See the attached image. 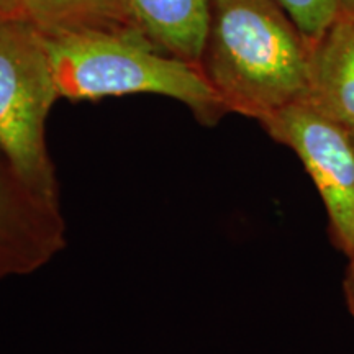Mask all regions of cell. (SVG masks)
I'll use <instances>...</instances> for the list:
<instances>
[{"label":"cell","mask_w":354,"mask_h":354,"mask_svg":"<svg viewBox=\"0 0 354 354\" xmlns=\"http://www.w3.org/2000/svg\"><path fill=\"white\" fill-rule=\"evenodd\" d=\"M24 13L41 32L105 30L143 33L123 0H24Z\"/></svg>","instance_id":"cell-8"},{"label":"cell","mask_w":354,"mask_h":354,"mask_svg":"<svg viewBox=\"0 0 354 354\" xmlns=\"http://www.w3.org/2000/svg\"><path fill=\"white\" fill-rule=\"evenodd\" d=\"M64 245L61 205L37 196L0 149V279L38 271Z\"/></svg>","instance_id":"cell-5"},{"label":"cell","mask_w":354,"mask_h":354,"mask_svg":"<svg viewBox=\"0 0 354 354\" xmlns=\"http://www.w3.org/2000/svg\"><path fill=\"white\" fill-rule=\"evenodd\" d=\"M339 12H354V0H335Z\"/></svg>","instance_id":"cell-12"},{"label":"cell","mask_w":354,"mask_h":354,"mask_svg":"<svg viewBox=\"0 0 354 354\" xmlns=\"http://www.w3.org/2000/svg\"><path fill=\"white\" fill-rule=\"evenodd\" d=\"M276 2L289 13L308 44L317 41L339 13L335 0H276Z\"/></svg>","instance_id":"cell-9"},{"label":"cell","mask_w":354,"mask_h":354,"mask_svg":"<svg viewBox=\"0 0 354 354\" xmlns=\"http://www.w3.org/2000/svg\"><path fill=\"white\" fill-rule=\"evenodd\" d=\"M349 135H351V140H353V145H354V128H353V130H349Z\"/></svg>","instance_id":"cell-13"},{"label":"cell","mask_w":354,"mask_h":354,"mask_svg":"<svg viewBox=\"0 0 354 354\" xmlns=\"http://www.w3.org/2000/svg\"><path fill=\"white\" fill-rule=\"evenodd\" d=\"M259 123L272 140L297 154L325 205L331 240L349 258L354 253V145L348 128L307 100Z\"/></svg>","instance_id":"cell-4"},{"label":"cell","mask_w":354,"mask_h":354,"mask_svg":"<svg viewBox=\"0 0 354 354\" xmlns=\"http://www.w3.org/2000/svg\"><path fill=\"white\" fill-rule=\"evenodd\" d=\"M305 100L348 130L354 128V12H339L310 44Z\"/></svg>","instance_id":"cell-6"},{"label":"cell","mask_w":354,"mask_h":354,"mask_svg":"<svg viewBox=\"0 0 354 354\" xmlns=\"http://www.w3.org/2000/svg\"><path fill=\"white\" fill-rule=\"evenodd\" d=\"M7 17H25L24 0H0V19Z\"/></svg>","instance_id":"cell-11"},{"label":"cell","mask_w":354,"mask_h":354,"mask_svg":"<svg viewBox=\"0 0 354 354\" xmlns=\"http://www.w3.org/2000/svg\"><path fill=\"white\" fill-rule=\"evenodd\" d=\"M343 289H344V299H346L348 310L354 320V253L349 256V266H348L346 276H344Z\"/></svg>","instance_id":"cell-10"},{"label":"cell","mask_w":354,"mask_h":354,"mask_svg":"<svg viewBox=\"0 0 354 354\" xmlns=\"http://www.w3.org/2000/svg\"><path fill=\"white\" fill-rule=\"evenodd\" d=\"M198 69L228 113L261 122L307 99L310 44L276 0H212Z\"/></svg>","instance_id":"cell-1"},{"label":"cell","mask_w":354,"mask_h":354,"mask_svg":"<svg viewBox=\"0 0 354 354\" xmlns=\"http://www.w3.org/2000/svg\"><path fill=\"white\" fill-rule=\"evenodd\" d=\"M123 3L159 51L198 68L212 0H123Z\"/></svg>","instance_id":"cell-7"},{"label":"cell","mask_w":354,"mask_h":354,"mask_svg":"<svg viewBox=\"0 0 354 354\" xmlns=\"http://www.w3.org/2000/svg\"><path fill=\"white\" fill-rule=\"evenodd\" d=\"M57 99L41 30L25 17L0 19V149L37 196L61 205L46 145V120Z\"/></svg>","instance_id":"cell-3"},{"label":"cell","mask_w":354,"mask_h":354,"mask_svg":"<svg viewBox=\"0 0 354 354\" xmlns=\"http://www.w3.org/2000/svg\"><path fill=\"white\" fill-rule=\"evenodd\" d=\"M59 97L97 100L156 94L184 104L202 125L228 113L202 71L158 50L143 33L105 30L41 32Z\"/></svg>","instance_id":"cell-2"}]
</instances>
